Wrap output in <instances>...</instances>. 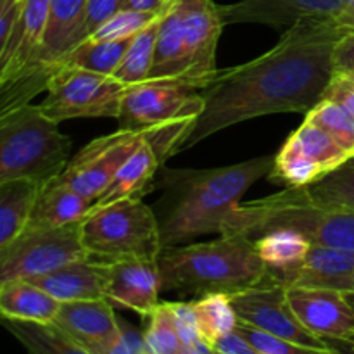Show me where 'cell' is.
Masks as SVG:
<instances>
[{
	"mask_svg": "<svg viewBox=\"0 0 354 354\" xmlns=\"http://www.w3.org/2000/svg\"><path fill=\"white\" fill-rule=\"evenodd\" d=\"M95 354H147V346L144 334L120 320V334Z\"/></svg>",
	"mask_w": 354,
	"mask_h": 354,
	"instance_id": "8d00e7d4",
	"label": "cell"
},
{
	"mask_svg": "<svg viewBox=\"0 0 354 354\" xmlns=\"http://www.w3.org/2000/svg\"><path fill=\"white\" fill-rule=\"evenodd\" d=\"M272 273V272H270ZM354 273V251L325 245H311L310 254L299 268L286 275H272L286 287H327Z\"/></svg>",
	"mask_w": 354,
	"mask_h": 354,
	"instance_id": "44dd1931",
	"label": "cell"
},
{
	"mask_svg": "<svg viewBox=\"0 0 354 354\" xmlns=\"http://www.w3.org/2000/svg\"><path fill=\"white\" fill-rule=\"evenodd\" d=\"M287 142L303 152L325 176L351 161L353 156L341 147L330 135L318 124L304 118L303 124L289 135Z\"/></svg>",
	"mask_w": 354,
	"mask_h": 354,
	"instance_id": "83f0119b",
	"label": "cell"
},
{
	"mask_svg": "<svg viewBox=\"0 0 354 354\" xmlns=\"http://www.w3.org/2000/svg\"><path fill=\"white\" fill-rule=\"evenodd\" d=\"M342 35L335 19H304L283 31L279 44L259 57L218 69L201 90L204 111L182 151L242 121L277 113H310L324 100L334 78L332 52Z\"/></svg>",
	"mask_w": 354,
	"mask_h": 354,
	"instance_id": "6da1fadb",
	"label": "cell"
},
{
	"mask_svg": "<svg viewBox=\"0 0 354 354\" xmlns=\"http://www.w3.org/2000/svg\"><path fill=\"white\" fill-rule=\"evenodd\" d=\"M335 24H337L344 33H351V31H354V3L344 7V10L335 17Z\"/></svg>",
	"mask_w": 354,
	"mask_h": 354,
	"instance_id": "7bdbcfd3",
	"label": "cell"
},
{
	"mask_svg": "<svg viewBox=\"0 0 354 354\" xmlns=\"http://www.w3.org/2000/svg\"><path fill=\"white\" fill-rule=\"evenodd\" d=\"M127 88L114 76L61 64L48 82L47 97L38 106L57 123L76 118L118 120Z\"/></svg>",
	"mask_w": 354,
	"mask_h": 354,
	"instance_id": "ba28073f",
	"label": "cell"
},
{
	"mask_svg": "<svg viewBox=\"0 0 354 354\" xmlns=\"http://www.w3.org/2000/svg\"><path fill=\"white\" fill-rule=\"evenodd\" d=\"M161 272L158 259H121L111 263L106 299L149 317L161 304Z\"/></svg>",
	"mask_w": 354,
	"mask_h": 354,
	"instance_id": "9a60e30c",
	"label": "cell"
},
{
	"mask_svg": "<svg viewBox=\"0 0 354 354\" xmlns=\"http://www.w3.org/2000/svg\"><path fill=\"white\" fill-rule=\"evenodd\" d=\"M2 325L30 354H92L54 322L40 324L2 317Z\"/></svg>",
	"mask_w": 354,
	"mask_h": 354,
	"instance_id": "484cf974",
	"label": "cell"
},
{
	"mask_svg": "<svg viewBox=\"0 0 354 354\" xmlns=\"http://www.w3.org/2000/svg\"><path fill=\"white\" fill-rule=\"evenodd\" d=\"M173 354H190V353H189V349H187L185 346H183V348L180 349V351H176V353H173Z\"/></svg>",
	"mask_w": 354,
	"mask_h": 354,
	"instance_id": "7dc6e473",
	"label": "cell"
},
{
	"mask_svg": "<svg viewBox=\"0 0 354 354\" xmlns=\"http://www.w3.org/2000/svg\"><path fill=\"white\" fill-rule=\"evenodd\" d=\"M287 299L297 320L322 339L354 335V306L341 290L327 287H287Z\"/></svg>",
	"mask_w": 354,
	"mask_h": 354,
	"instance_id": "4fadbf2b",
	"label": "cell"
},
{
	"mask_svg": "<svg viewBox=\"0 0 354 354\" xmlns=\"http://www.w3.org/2000/svg\"><path fill=\"white\" fill-rule=\"evenodd\" d=\"M57 299L24 279L0 283V313L16 320L52 324L59 313Z\"/></svg>",
	"mask_w": 354,
	"mask_h": 354,
	"instance_id": "603a6c76",
	"label": "cell"
},
{
	"mask_svg": "<svg viewBox=\"0 0 354 354\" xmlns=\"http://www.w3.org/2000/svg\"><path fill=\"white\" fill-rule=\"evenodd\" d=\"M166 12H151V10H133L123 9L114 14L111 19L100 28H97L95 33L88 38H97V40H127V38L135 37L140 33L144 28L154 23L156 19L165 16Z\"/></svg>",
	"mask_w": 354,
	"mask_h": 354,
	"instance_id": "e575fe53",
	"label": "cell"
},
{
	"mask_svg": "<svg viewBox=\"0 0 354 354\" xmlns=\"http://www.w3.org/2000/svg\"><path fill=\"white\" fill-rule=\"evenodd\" d=\"M92 207V201L85 199L55 178L40 190L26 230H44L76 223L82 221Z\"/></svg>",
	"mask_w": 354,
	"mask_h": 354,
	"instance_id": "7402d4cb",
	"label": "cell"
},
{
	"mask_svg": "<svg viewBox=\"0 0 354 354\" xmlns=\"http://www.w3.org/2000/svg\"><path fill=\"white\" fill-rule=\"evenodd\" d=\"M203 85L189 78L147 80L128 86L118 128L147 133L152 147L169 159L182 151L194 123L204 111Z\"/></svg>",
	"mask_w": 354,
	"mask_h": 354,
	"instance_id": "5b68a950",
	"label": "cell"
},
{
	"mask_svg": "<svg viewBox=\"0 0 354 354\" xmlns=\"http://www.w3.org/2000/svg\"><path fill=\"white\" fill-rule=\"evenodd\" d=\"M82 221L57 228L24 230L16 241L0 248V283L47 275L69 263L90 258L82 241Z\"/></svg>",
	"mask_w": 354,
	"mask_h": 354,
	"instance_id": "9c48e42d",
	"label": "cell"
},
{
	"mask_svg": "<svg viewBox=\"0 0 354 354\" xmlns=\"http://www.w3.org/2000/svg\"><path fill=\"white\" fill-rule=\"evenodd\" d=\"M41 189L40 183L30 178L0 182V248L9 245L26 230Z\"/></svg>",
	"mask_w": 354,
	"mask_h": 354,
	"instance_id": "cb8c5ba5",
	"label": "cell"
},
{
	"mask_svg": "<svg viewBox=\"0 0 354 354\" xmlns=\"http://www.w3.org/2000/svg\"><path fill=\"white\" fill-rule=\"evenodd\" d=\"M273 230H292L313 245L354 251V211L325 206L306 187H287L263 199L241 204L225 220L221 235L256 241Z\"/></svg>",
	"mask_w": 354,
	"mask_h": 354,
	"instance_id": "277c9868",
	"label": "cell"
},
{
	"mask_svg": "<svg viewBox=\"0 0 354 354\" xmlns=\"http://www.w3.org/2000/svg\"><path fill=\"white\" fill-rule=\"evenodd\" d=\"M346 296H348L349 303H351V304H353V306H354V294H346Z\"/></svg>",
	"mask_w": 354,
	"mask_h": 354,
	"instance_id": "c3c4849f",
	"label": "cell"
},
{
	"mask_svg": "<svg viewBox=\"0 0 354 354\" xmlns=\"http://www.w3.org/2000/svg\"><path fill=\"white\" fill-rule=\"evenodd\" d=\"M147 354H173L183 348L168 303H161L151 315L144 332Z\"/></svg>",
	"mask_w": 354,
	"mask_h": 354,
	"instance_id": "836d02e7",
	"label": "cell"
},
{
	"mask_svg": "<svg viewBox=\"0 0 354 354\" xmlns=\"http://www.w3.org/2000/svg\"><path fill=\"white\" fill-rule=\"evenodd\" d=\"M159 78H189L185 47H183V19L180 0L162 16L161 24H159L154 64H152L149 80Z\"/></svg>",
	"mask_w": 354,
	"mask_h": 354,
	"instance_id": "d4e9b609",
	"label": "cell"
},
{
	"mask_svg": "<svg viewBox=\"0 0 354 354\" xmlns=\"http://www.w3.org/2000/svg\"><path fill=\"white\" fill-rule=\"evenodd\" d=\"M162 292L203 297L234 294L258 286L268 275L254 241L241 235H221L203 244L162 249L158 259Z\"/></svg>",
	"mask_w": 354,
	"mask_h": 354,
	"instance_id": "3957f363",
	"label": "cell"
},
{
	"mask_svg": "<svg viewBox=\"0 0 354 354\" xmlns=\"http://www.w3.org/2000/svg\"><path fill=\"white\" fill-rule=\"evenodd\" d=\"M161 19L162 17H159L154 23L149 24L147 28H144L140 33L135 35L127 54H124L120 66L114 71V78L120 80L127 86L137 85V83L147 82L149 80L152 64H154L156 41H158Z\"/></svg>",
	"mask_w": 354,
	"mask_h": 354,
	"instance_id": "4dcf8cb0",
	"label": "cell"
},
{
	"mask_svg": "<svg viewBox=\"0 0 354 354\" xmlns=\"http://www.w3.org/2000/svg\"><path fill=\"white\" fill-rule=\"evenodd\" d=\"M147 138L149 135L142 131L118 128V131L95 138L73 156L57 180L95 203L106 192L121 166Z\"/></svg>",
	"mask_w": 354,
	"mask_h": 354,
	"instance_id": "30bf717a",
	"label": "cell"
},
{
	"mask_svg": "<svg viewBox=\"0 0 354 354\" xmlns=\"http://www.w3.org/2000/svg\"><path fill=\"white\" fill-rule=\"evenodd\" d=\"M54 324L92 354L100 351L120 334V318L107 299L61 303Z\"/></svg>",
	"mask_w": 354,
	"mask_h": 354,
	"instance_id": "e0dca14e",
	"label": "cell"
},
{
	"mask_svg": "<svg viewBox=\"0 0 354 354\" xmlns=\"http://www.w3.org/2000/svg\"><path fill=\"white\" fill-rule=\"evenodd\" d=\"M86 2L88 0H52L50 17H48L40 55L37 62L23 73H38L50 82L55 64L83 40L82 31L85 23Z\"/></svg>",
	"mask_w": 354,
	"mask_h": 354,
	"instance_id": "ac0fdd59",
	"label": "cell"
},
{
	"mask_svg": "<svg viewBox=\"0 0 354 354\" xmlns=\"http://www.w3.org/2000/svg\"><path fill=\"white\" fill-rule=\"evenodd\" d=\"M71 138L40 106L24 104L0 114V182L30 178L45 187L64 171Z\"/></svg>",
	"mask_w": 354,
	"mask_h": 354,
	"instance_id": "8992f818",
	"label": "cell"
},
{
	"mask_svg": "<svg viewBox=\"0 0 354 354\" xmlns=\"http://www.w3.org/2000/svg\"><path fill=\"white\" fill-rule=\"evenodd\" d=\"M197 324L203 341L213 348L214 342L237 328L239 317L228 294H206L194 301Z\"/></svg>",
	"mask_w": 354,
	"mask_h": 354,
	"instance_id": "f546056e",
	"label": "cell"
},
{
	"mask_svg": "<svg viewBox=\"0 0 354 354\" xmlns=\"http://www.w3.org/2000/svg\"><path fill=\"white\" fill-rule=\"evenodd\" d=\"M332 68L335 76H348L354 80V31L344 33L335 41L332 52Z\"/></svg>",
	"mask_w": 354,
	"mask_h": 354,
	"instance_id": "ab89813d",
	"label": "cell"
},
{
	"mask_svg": "<svg viewBox=\"0 0 354 354\" xmlns=\"http://www.w3.org/2000/svg\"><path fill=\"white\" fill-rule=\"evenodd\" d=\"M213 351L216 354H263L237 328L234 332H230V334L218 339L213 344Z\"/></svg>",
	"mask_w": 354,
	"mask_h": 354,
	"instance_id": "60d3db41",
	"label": "cell"
},
{
	"mask_svg": "<svg viewBox=\"0 0 354 354\" xmlns=\"http://www.w3.org/2000/svg\"><path fill=\"white\" fill-rule=\"evenodd\" d=\"M168 304L169 308H171L176 330H178V335L180 339H182L183 346L189 348V346L203 341L199 332V324H197L196 310H194V304L182 303V301H176V303H168Z\"/></svg>",
	"mask_w": 354,
	"mask_h": 354,
	"instance_id": "f35d334b",
	"label": "cell"
},
{
	"mask_svg": "<svg viewBox=\"0 0 354 354\" xmlns=\"http://www.w3.org/2000/svg\"><path fill=\"white\" fill-rule=\"evenodd\" d=\"M214 354H216V353H214Z\"/></svg>",
	"mask_w": 354,
	"mask_h": 354,
	"instance_id": "f907efd6",
	"label": "cell"
},
{
	"mask_svg": "<svg viewBox=\"0 0 354 354\" xmlns=\"http://www.w3.org/2000/svg\"><path fill=\"white\" fill-rule=\"evenodd\" d=\"M232 304L237 311L239 322L275 337L310 348L327 349V342L311 334L294 315L287 299V287L270 273L258 286L234 294Z\"/></svg>",
	"mask_w": 354,
	"mask_h": 354,
	"instance_id": "8fae6325",
	"label": "cell"
},
{
	"mask_svg": "<svg viewBox=\"0 0 354 354\" xmlns=\"http://www.w3.org/2000/svg\"><path fill=\"white\" fill-rule=\"evenodd\" d=\"M237 330L263 354H334L332 349H320V348H310V346L297 344V342L286 341V339L275 337L266 332L258 330V328L245 325L239 322Z\"/></svg>",
	"mask_w": 354,
	"mask_h": 354,
	"instance_id": "d590c367",
	"label": "cell"
},
{
	"mask_svg": "<svg viewBox=\"0 0 354 354\" xmlns=\"http://www.w3.org/2000/svg\"><path fill=\"white\" fill-rule=\"evenodd\" d=\"M178 0H124V9L151 10V12H168Z\"/></svg>",
	"mask_w": 354,
	"mask_h": 354,
	"instance_id": "b9f144b4",
	"label": "cell"
},
{
	"mask_svg": "<svg viewBox=\"0 0 354 354\" xmlns=\"http://www.w3.org/2000/svg\"><path fill=\"white\" fill-rule=\"evenodd\" d=\"M133 37L127 40H97V38H86L73 47L57 66H75V68L88 69V71L99 73V75L113 76L120 66L121 59L127 54Z\"/></svg>",
	"mask_w": 354,
	"mask_h": 354,
	"instance_id": "f1b7e54d",
	"label": "cell"
},
{
	"mask_svg": "<svg viewBox=\"0 0 354 354\" xmlns=\"http://www.w3.org/2000/svg\"><path fill=\"white\" fill-rule=\"evenodd\" d=\"M306 120L327 131L354 159V118L341 104L324 99L306 114Z\"/></svg>",
	"mask_w": 354,
	"mask_h": 354,
	"instance_id": "1f68e13d",
	"label": "cell"
},
{
	"mask_svg": "<svg viewBox=\"0 0 354 354\" xmlns=\"http://www.w3.org/2000/svg\"><path fill=\"white\" fill-rule=\"evenodd\" d=\"M162 156L144 140L109 183L106 192L93 203V207H104L118 201L142 199L156 185V176L161 169Z\"/></svg>",
	"mask_w": 354,
	"mask_h": 354,
	"instance_id": "ffe728a7",
	"label": "cell"
},
{
	"mask_svg": "<svg viewBox=\"0 0 354 354\" xmlns=\"http://www.w3.org/2000/svg\"><path fill=\"white\" fill-rule=\"evenodd\" d=\"M306 189L325 206L354 211V159Z\"/></svg>",
	"mask_w": 354,
	"mask_h": 354,
	"instance_id": "d6a6232c",
	"label": "cell"
},
{
	"mask_svg": "<svg viewBox=\"0 0 354 354\" xmlns=\"http://www.w3.org/2000/svg\"><path fill=\"white\" fill-rule=\"evenodd\" d=\"M82 241L90 258L107 263L121 259L156 261L162 252L154 207L142 199L92 207L82 221Z\"/></svg>",
	"mask_w": 354,
	"mask_h": 354,
	"instance_id": "52a82bcc",
	"label": "cell"
},
{
	"mask_svg": "<svg viewBox=\"0 0 354 354\" xmlns=\"http://www.w3.org/2000/svg\"><path fill=\"white\" fill-rule=\"evenodd\" d=\"M259 258L273 275H286L299 268L308 258L311 242L292 230H273L254 241Z\"/></svg>",
	"mask_w": 354,
	"mask_h": 354,
	"instance_id": "4316f807",
	"label": "cell"
},
{
	"mask_svg": "<svg viewBox=\"0 0 354 354\" xmlns=\"http://www.w3.org/2000/svg\"><path fill=\"white\" fill-rule=\"evenodd\" d=\"M124 9V0H88L86 2L85 23H83L82 38L86 40L97 31V28L102 26L107 19ZM82 40V41H83Z\"/></svg>",
	"mask_w": 354,
	"mask_h": 354,
	"instance_id": "74e56055",
	"label": "cell"
},
{
	"mask_svg": "<svg viewBox=\"0 0 354 354\" xmlns=\"http://www.w3.org/2000/svg\"><path fill=\"white\" fill-rule=\"evenodd\" d=\"M275 154L230 166L194 169L161 166L154 187L161 190L154 213L162 249L182 245L201 235L220 234L249 187L273 168Z\"/></svg>",
	"mask_w": 354,
	"mask_h": 354,
	"instance_id": "7a4b0ae2",
	"label": "cell"
},
{
	"mask_svg": "<svg viewBox=\"0 0 354 354\" xmlns=\"http://www.w3.org/2000/svg\"><path fill=\"white\" fill-rule=\"evenodd\" d=\"M183 19V47L187 76L204 86L216 68V48L225 23L214 0H180Z\"/></svg>",
	"mask_w": 354,
	"mask_h": 354,
	"instance_id": "7c38bea8",
	"label": "cell"
},
{
	"mask_svg": "<svg viewBox=\"0 0 354 354\" xmlns=\"http://www.w3.org/2000/svg\"><path fill=\"white\" fill-rule=\"evenodd\" d=\"M334 354H354V339H324Z\"/></svg>",
	"mask_w": 354,
	"mask_h": 354,
	"instance_id": "ee69618b",
	"label": "cell"
},
{
	"mask_svg": "<svg viewBox=\"0 0 354 354\" xmlns=\"http://www.w3.org/2000/svg\"><path fill=\"white\" fill-rule=\"evenodd\" d=\"M225 24H265L289 30L304 19H335L344 0H239L220 6Z\"/></svg>",
	"mask_w": 354,
	"mask_h": 354,
	"instance_id": "5bb4252c",
	"label": "cell"
},
{
	"mask_svg": "<svg viewBox=\"0 0 354 354\" xmlns=\"http://www.w3.org/2000/svg\"><path fill=\"white\" fill-rule=\"evenodd\" d=\"M332 289L341 290V292H344V294H354V273L353 275L342 277L341 280H337Z\"/></svg>",
	"mask_w": 354,
	"mask_h": 354,
	"instance_id": "f6af8a7d",
	"label": "cell"
},
{
	"mask_svg": "<svg viewBox=\"0 0 354 354\" xmlns=\"http://www.w3.org/2000/svg\"><path fill=\"white\" fill-rule=\"evenodd\" d=\"M349 339H354V335H353V337H349Z\"/></svg>",
	"mask_w": 354,
	"mask_h": 354,
	"instance_id": "681fc988",
	"label": "cell"
},
{
	"mask_svg": "<svg viewBox=\"0 0 354 354\" xmlns=\"http://www.w3.org/2000/svg\"><path fill=\"white\" fill-rule=\"evenodd\" d=\"M52 0H26L19 21L0 48V85L33 66L40 55L50 17Z\"/></svg>",
	"mask_w": 354,
	"mask_h": 354,
	"instance_id": "2e32d148",
	"label": "cell"
},
{
	"mask_svg": "<svg viewBox=\"0 0 354 354\" xmlns=\"http://www.w3.org/2000/svg\"><path fill=\"white\" fill-rule=\"evenodd\" d=\"M16 2H19V0H0V12L6 9H9V7L14 6Z\"/></svg>",
	"mask_w": 354,
	"mask_h": 354,
	"instance_id": "bcb514c9",
	"label": "cell"
},
{
	"mask_svg": "<svg viewBox=\"0 0 354 354\" xmlns=\"http://www.w3.org/2000/svg\"><path fill=\"white\" fill-rule=\"evenodd\" d=\"M111 263L86 258L69 263L47 275L30 279L35 286L50 294L59 303L106 299Z\"/></svg>",
	"mask_w": 354,
	"mask_h": 354,
	"instance_id": "d6986e66",
	"label": "cell"
}]
</instances>
